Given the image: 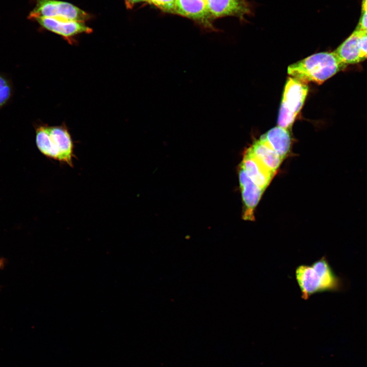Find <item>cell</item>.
<instances>
[{"instance_id":"cell-1","label":"cell","mask_w":367,"mask_h":367,"mask_svg":"<svg viewBox=\"0 0 367 367\" xmlns=\"http://www.w3.org/2000/svg\"><path fill=\"white\" fill-rule=\"evenodd\" d=\"M295 277L304 300L318 293L338 292L344 287L343 279L336 275L325 256L310 265L298 266Z\"/></svg>"},{"instance_id":"cell-2","label":"cell","mask_w":367,"mask_h":367,"mask_svg":"<svg viewBox=\"0 0 367 367\" xmlns=\"http://www.w3.org/2000/svg\"><path fill=\"white\" fill-rule=\"evenodd\" d=\"M333 52H321L297 61L287 68V73L302 82L321 84L346 68Z\"/></svg>"},{"instance_id":"cell-3","label":"cell","mask_w":367,"mask_h":367,"mask_svg":"<svg viewBox=\"0 0 367 367\" xmlns=\"http://www.w3.org/2000/svg\"><path fill=\"white\" fill-rule=\"evenodd\" d=\"M36 143L44 155L73 166V142L65 125L39 126L36 129Z\"/></svg>"},{"instance_id":"cell-4","label":"cell","mask_w":367,"mask_h":367,"mask_svg":"<svg viewBox=\"0 0 367 367\" xmlns=\"http://www.w3.org/2000/svg\"><path fill=\"white\" fill-rule=\"evenodd\" d=\"M308 92L306 83L289 77L283 89L277 124L290 129L301 111Z\"/></svg>"},{"instance_id":"cell-5","label":"cell","mask_w":367,"mask_h":367,"mask_svg":"<svg viewBox=\"0 0 367 367\" xmlns=\"http://www.w3.org/2000/svg\"><path fill=\"white\" fill-rule=\"evenodd\" d=\"M50 17L85 22L90 15L70 3L55 0H36V5L29 19Z\"/></svg>"},{"instance_id":"cell-6","label":"cell","mask_w":367,"mask_h":367,"mask_svg":"<svg viewBox=\"0 0 367 367\" xmlns=\"http://www.w3.org/2000/svg\"><path fill=\"white\" fill-rule=\"evenodd\" d=\"M212 18L234 16L241 20L252 13L251 5L247 0H205Z\"/></svg>"},{"instance_id":"cell-7","label":"cell","mask_w":367,"mask_h":367,"mask_svg":"<svg viewBox=\"0 0 367 367\" xmlns=\"http://www.w3.org/2000/svg\"><path fill=\"white\" fill-rule=\"evenodd\" d=\"M238 174L243 203L242 217L245 220L253 221L254 210L265 190L255 184L240 165Z\"/></svg>"},{"instance_id":"cell-8","label":"cell","mask_w":367,"mask_h":367,"mask_svg":"<svg viewBox=\"0 0 367 367\" xmlns=\"http://www.w3.org/2000/svg\"><path fill=\"white\" fill-rule=\"evenodd\" d=\"M42 27L59 35L71 42L70 39L82 33H91L92 30L85 22L50 17L35 18Z\"/></svg>"},{"instance_id":"cell-9","label":"cell","mask_w":367,"mask_h":367,"mask_svg":"<svg viewBox=\"0 0 367 367\" xmlns=\"http://www.w3.org/2000/svg\"><path fill=\"white\" fill-rule=\"evenodd\" d=\"M175 13L192 19L204 30L216 31L211 22L205 0H176Z\"/></svg>"},{"instance_id":"cell-10","label":"cell","mask_w":367,"mask_h":367,"mask_svg":"<svg viewBox=\"0 0 367 367\" xmlns=\"http://www.w3.org/2000/svg\"><path fill=\"white\" fill-rule=\"evenodd\" d=\"M240 166L247 175L257 186L264 190L275 175L263 166L247 149Z\"/></svg>"},{"instance_id":"cell-11","label":"cell","mask_w":367,"mask_h":367,"mask_svg":"<svg viewBox=\"0 0 367 367\" xmlns=\"http://www.w3.org/2000/svg\"><path fill=\"white\" fill-rule=\"evenodd\" d=\"M290 130L278 125L272 128L260 137L283 160L289 154L292 145Z\"/></svg>"},{"instance_id":"cell-12","label":"cell","mask_w":367,"mask_h":367,"mask_svg":"<svg viewBox=\"0 0 367 367\" xmlns=\"http://www.w3.org/2000/svg\"><path fill=\"white\" fill-rule=\"evenodd\" d=\"M248 149L263 166L275 174L283 160L275 151L260 139Z\"/></svg>"},{"instance_id":"cell-13","label":"cell","mask_w":367,"mask_h":367,"mask_svg":"<svg viewBox=\"0 0 367 367\" xmlns=\"http://www.w3.org/2000/svg\"><path fill=\"white\" fill-rule=\"evenodd\" d=\"M359 32L356 30L347 38L333 52L346 65L364 61L358 46Z\"/></svg>"},{"instance_id":"cell-14","label":"cell","mask_w":367,"mask_h":367,"mask_svg":"<svg viewBox=\"0 0 367 367\" xmlns=\"http://www.w3.org/2000/svg\"><path fill=\"white\" fill-rule=\"evenodd\" d=\"M12 87L10 82L0 74V108L10 100L12 94Z\"/></svg>"},{"instance_id":"cell-15","label":"cell","mask_w":367,"mask_h":367,"mask_svg":"<svg viewBox=\"0 0 367 367\" xmlns=\"http://www.w3.org/2000/svg\"><path fill=\"white\" fill-rule=\"evenodd\" d=\"M146 2L164 12L175 13L176 0H146Z\"/></svg>"},{"instance_id":"cell-16","label":"cell","mask_w":367,"mask_h":367,"mask_svg":"<svg viewBox=\"0 0 367 367\" xmlns=\"http://www.w3.org/2000/svg\"><path fill=\"white\" fill-rule=\"evenodd\" d=\"M359 32L358 46L361 56L364 60L367 59V32L360 31Z\"/></svg>"},{"instance_id":"cell-17","label":"cell","mask_w":367,"mask_h":367,"mask_svg":"<svg viewBox=\"0 0 367 367\" xmlns=\"http://www.w3.org/2000/svg\"><path fill=\"white\" fill-rule=\"evenodd\" d=\"M355 30L367 32V10L362 12L361 16Z\"/></svg>"},{"instance_id":"cell-18","label":"cell","mask_w":367,"mask_h":367,"mask_svg":"<svg viewBox=\"0 0 367 367\" xmlns=\"http://www.w3.org/2000/svg\"><path fill=\"white\" fill-rule=\"evenodd\" d=\"M127 6L130 7L135 4L142 2H146V0H124Z\"/></svg>"},{"instance_id":"cell-19","label":"cell","mask_w":367,"mask_h":367,"mask_svg":"<svg viewBox=\"0 0 367 367\" xmlns=\"http://www.w3.org/2000/svg\"><path fill=\"white\" fill-rule=\"evenodd\" d=\"M362 12L367 10V0H362Z\"/></svg>"},{"instance_id":"cell-20","label":"cell","mask_w":367,"mask_h":367,"mask_svg":"<svg viewBox=\"0 0 367 367\" xmlns=\"http://www.w3.org/2000/svg\"><path fill=\"white\" fill-rule=\"evenodd\" d=\"M2 265V261L0 260V267Z\"/></svg>"}]
</instances>
